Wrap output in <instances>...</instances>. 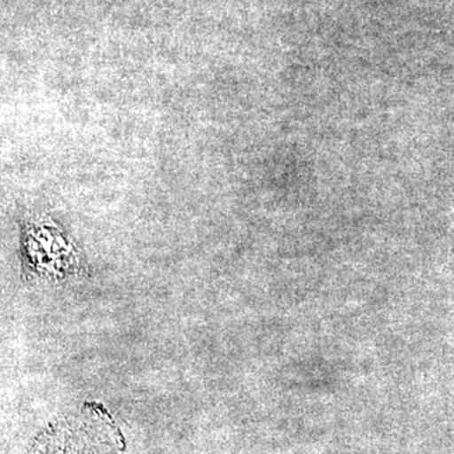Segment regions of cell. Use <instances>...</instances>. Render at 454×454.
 I'll list each match as a JSON object with an SVG mask.
<instances>
[{
    "label": "cell",
    "mask_w": 454,
    "mask_h": 454,
    "mask_svg": "<svg viewBox=\"0 0 454 454\" xmlns=\"http://www.w3.org/2000/svg\"><path fill=\"white\" fill-rule=\"evenodd\" d=\"M28 454H124V441L107 411L85 405L44 430Z\"/></svg>",
    "instance_id": "obj_1"
}]
</instances>
